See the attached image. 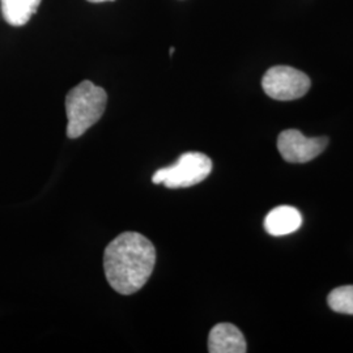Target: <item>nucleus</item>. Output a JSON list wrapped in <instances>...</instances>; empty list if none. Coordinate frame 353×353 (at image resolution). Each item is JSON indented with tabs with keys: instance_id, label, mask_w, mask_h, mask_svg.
I'll return each mask as SVG.
<instances>
[{
	"instance_id": "8",
	"label": "nucleus",
	"mask_w": 353,
	"mask_h": 353,
	"mask_svg": "<svg viewBox=\"0 0 353 353\" xmlns=\"http://www.w3.org/2000/svg\"><path fill=\"white\" fill-rule=\"evenodd\" d=\"M42 0H0V12L11 26H24L37 13Z\"/></svg>"
},
{
	"instance_id": "4",
	"label": "nucleus",
	"mask_w": 353,
	"mask_h": 353,
	"mask_svg": "<svg viewBox=\"0 0 353 353\" xmlns=\"http://www.w3.org/2000/svg\"><path fill=\"white\" fill-rule=\"evenodd\" d=\"M310 85L309 76L290 65H275L262 79L265 94L278 101L301 99L307 93Z\"/></svg>"
},
{
	"instance_id": "6",
	"label": "nucleus",
	"mask_w": 353,
	"mask_h": 353,
	"mask_svg": "<svg viewBox=\"0 0 353 353\" xmlns=\"http://www.w3.org/2000/svg\"><path fill=\"white\" fill-rule=\"evenodd\" d=\"M208 351L211 353H245L248 345L239 327L232 323H219L210 332Z\"/></svg>"
},
{
	"instance_id": "5",
	"label": "nucleus",
	"mask_w": 353,
	"mask_h": 353,
	"mask_svg": "<svg viewBox=\"0 0 353 353\" xmlns=\"http://www.w3.org/2000/svg\"><path fill=\"white\" fill-rule=\"evenodd\" d=\"M327 138H306L299 130H285L278 138V150L283 159L292 164L312 161L327 147Z\"/></svg>"
},
{
	"instance_id": "3",
	"label": "nucleus",
	"mask_w": 353,
	"mask_h": 353,
	"mask_svg": "<svg viewBox=\"0 0 353 353\" xmlns=\"http://www.w3.org/2000/svg\"><path fill=\"white\" fill-rule=\"evenodd\" d=\"M212 172V161L201 152L183 153L176 164L159 169L153 176L154 185H165L168 189H186L201 183Z\"/></svg>"
},
{
	"instance_id": "10",
	"label": "nucleus",
	"mask_w": 353,
	"mask_h": 353,
	"mask_svg": "<svg viewBox=\"0 0 353 353\" xmlns=\"http://www.w3.org/2000/svg\"><path fill=\"white\" fill-rule=\"evenodd\" d=\"M89 3H105V1H114V0H87Z\"/></svg>"
},
{
	"instance_id": "2",
	"label": "nucleus",
	"mask_w": 353,
	"mask_h": 353,
	"mask_svg": "<svg viewBox=\"0 0 353 353\" xmlns=\"http://www.w3.org/2000/svg\"><path fill=\"white\" fill-rule=\"evenodd\" d=\"M108 94L105 89L84 80L65 96V113L68 118L67 137L77 139L96 125L105 113Z\"/></svg>"
},
{
	"instance_id": "7",
	"label": "nucleus",
	"mask_w": 353,
	"mask_h": 353,
	"mask_svg": "<svg viewBox=\"0 0 353 353\" xmlns=\"http://www.w3.org/2000/svg\"><path fill=\"white\" fill-rule=\"evenodd\" d=\"M303 225V214L290 205H280L270 211L265 219V232L280 237L294 233Z\"/></svg>"
},
{
	"instance_id": "9",
	"label": "nucleus",
	"mask_w": 353,
	"mask_h": 353,
	"mask_svg": "<svg viewBox=\"0 0 353 353\" xmlns=\"http://www.w3.org/2000/svg\"><path fill=\"white\" fill-rule=\"evenodd\" d=\"M327 303L334 312L353 316V285H344L332 290L328 294Z\"/></svg>"
},
{
	"instance_id": "11",
	"label": "nucleus",
	"mask_w": 353,
	"mask_h": 353,
	"mask_svg": "<svg viewBox=\"0 0 353 353\" xmlns=\"http://www.w3.org/2000/svg\"><path fill=\"white\" fill-rule=\"evenodd\" d=\"M174 54V48H170V55Z\"/></svg>"
},
{
	"instance_id": "1",
	"label": "nucleus",
	"mask_w": 353,
	"mask_h": 353,
	"mask_svg": "<svg viewBox=\"0 0 353 353\" xmlns=\"http://www.w3.org/2000/svg\"><path fill=\"white\" fill-rule=\"evenodd\" d=\"M156 249L151 241L137 232H125L114 239L103 254L106 280L115 292L134 294L151 278Z\"/></svg>"
}]
</instances>
